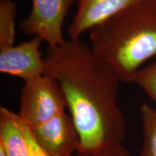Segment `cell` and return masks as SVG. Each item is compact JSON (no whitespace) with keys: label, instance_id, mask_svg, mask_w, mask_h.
I'll use <instances>...</instances> for the list:
<instances>
[{"label":"cell","instance_id":"1","mask_svg":"<svg viewBox=\"0 0 156 156\" xmlns=\"http://www.w3.org/2000/svg\"><path fill=\"white\" fill-rule=\"evenodd\" d=\"M45 75L63 91L79 136L77 154L93 155L123 145L126 121L119 104L121 81L81 40L49 47Z\"/></svg>","mask_w":156,"mask_h":156},{"label":"cell","instance_id":"2","mask_svg":"<svg viewBox=\"0 0 156 156\" xmlns=\"http://www.w3.org/2000/svg\"><path fill=\"white\" fill-rule=\"evenodd\" d=\"M90 39L121 83H134L142 64L156 58V2L123 9L91 29Z\"/></svg>","mask_w":156,"mask_h":156},{"label":"cell","instance_id":"3","mask_svg":"<svg viewBox=\"0 0 156 156\" xmlns=\"http://www.w3.org/2000/svg\"><path fill=\"white\" fill-rule=\"evenodd\" d=\"M67 108L63 91L54 78L44 75L25 82L18 114L31 129L65 112Z\"/></svg>","mask_w":156,"mask_h":156},{"label":"cell","instance_id":"4","mask_svg":"<svg viewBox=\"0 0 156 156\" xmlns=\"http://www.w3.org/2000/svg\"><path fill=\"white\" fill-rule=\"evenodd\" d=\"M75 0H32L30 14L20 23L25 34L54 47L65 41L63 25Z\"/></svg>","mask_w":156,"mask_h":156},{"label":"cell","instance_id":"5","mask_svg":"<svg viewBox=\"0 0 156 156\" xmlns=\"http://www.w3.org/2000/svg\"><path fill=\"white\" fill-rule=\"evenodd\" d=\"M43 41L38 37L0 48V73L30 81L45 75V61L41 52Z\"/></svg>","mask_w":156,"mask_h":156},{"label":"cell","instance_id":"6","mask_svg":"<svg viewBox=\"0 0 156 156\" xmlns=\"http://www.w3.org/2000/svg\"><path fill=\"white\" fill-rule=\"evenodd\" d=\"M31 129L36 141L51 156L77 153L79 136L73 119L66 112Z\"/></svg>","mask_w":156,"mask_h":156},{"label":"cell","instance_id":"7","mask_svg":"<svg viewBox=\"0 0 156 156\" xmlns=\"http://www.w3.org/2000/svg\"><path fill=\"white\" fill-rule=\"evenodd\" d=\"M148 2L156 0H77V10L68 29L69 38L80 40L85 32L123 9Z\"/></svg>","mask_w":156,"mask_h":156},{"label":"cell","instance_id":"8","mask_svg":"<svg viewBox=\"0 0 156 156\" xmlns=\"http://www.w3.org/2000/svg\"><path fill=\"white\" fill-rule=\"evenodd\" d=\"M25 125L18 114L0 108V147L7 156H28Z\"/></svg>","mask_w":156,"mask_h":156},{"label":"cell","instance_id":"9","mask_svg":"<svg viewBox=\"0 0 156 156\" xmlns=\"http://www.w3.org/2000/svg\"><path fill=\"white\" fill-rule=\"evenodd\" d=\"M17 5L12 0H0V48L15 44Z\"/></svg>","mask_w":156,"mask_h":156},{"label":"cell","instance_id":"10","mask_svg":"<svg viewBox=\"0 0 156 156\" xmlns=\"http://www.w3.org/2000/svg\"><path fill=\"white\" fill-rule=\"evenodd\" d=\"M140 112L143 134L141 156H156V109L143 103Z\"/></svg>","mask_w":156,"mask_h":156},{"label":"cell","instance_id":"11","mask_svg":"<svg viewBox=\"0 0 156 156\" xmlns=\"http://www.w3.org/2000/svg\"><path fill=\"white\" fill-rule=\"evenodd\" d=\"M134 83L156 103V58L151 64L138 72Z\"/></svg>","mask_w":156,"mask_h":156},{"label":"cell","instance_id":"12","mask_svg":"<svg viewBox=\"0 0 156 156\" xmlns=\"http://www.w3.org/2000/svg\"><path fill=\"white\" fill-rule=\"evenodd\" d=\"M25 136L28 146V156H51L36 141L32 129L27 124L25 125Z\"/></svg>","mask_w":156,"mask_h":156},{"label":"cell","instance_id":"13","mask_svg":"<svg viewBox=\"0 0 156 156\" xmlns=\"http://www.w3.org/2000/svg\"><path fill=\"white\" fill-rule=\"evenodd\" d=\"M75 156H131L128 150L123 145L116 146V147L103 151L102 153H99L93 155H81V154H76Z\"/></svg>","mask_w":156,"mask_h":156},{"label":"cell","instance_id":"14","mask_svg":"<svg viewBox=\"0 0 156 156\" xmlns=\"http://www.w3.org/2000/svg\"><path fill=\"white\" fill-rule=\"evenodd\" d=\"M0 156H7L5 152H4V151L1 147H0Z\"/></svg>","mask_w":156,"mask_h":156}]
</instances>
